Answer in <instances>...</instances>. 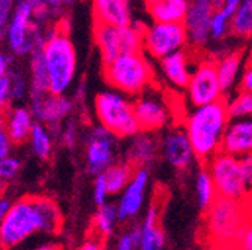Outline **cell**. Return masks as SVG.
Returning a JSON list of instances; mask_svg holds the SVG:
<instances>
[{"label": "cell", "mask_w": 252, "mask_h": 250, "mask_svg": "<svg viewBox=\"0 0 252 250\" xmlns=\"http://www.w3.org/2000/svg\"><path fill=\"white\" fill-rule=\"evenodd\" d=\"M62 221L60 208L51 198H20L11 204L0 226V247L12 250L36 232L57 234Z\"/></svg>", "instance_id": "1"}, {"label": "cell", "mask_w": 252, "mask_h": 250, "mask_svg": "<svg viewBox=\"0 0 252 250\" xmlns=\"http://www.w3.org/2000/svg\"><path fill=\"white\" fill-rule=\"evenodd\" d=\"M228 123L230 114L225 99L206 107L192 108L185 114L183 129L198 161L209 162L222 151V141Z\"/></svg>", "instance_id": "2"}, {"label": "cell", "mask_w": 252, "mask_h": 250, "mask_svg": "<svg viewBox=\"0 0 252 250\" xmlns=\"http://www.w3.org/2000/svg\"><path fill=\"white\" fill-rule=\"evenodd\" d=\"M251 214L249 202L218 196L204 213V238L215 250H234Z\"/></svg>", "instance_id": "3"}, {"label": "cell", "mask_w": 252, "mask_h": 250, "mask_svg": "<svg viewBox=\"0 0 252 250\" xmlns=\"http://www.w3.org/2000/svg\"><path fill=\"white\" fill-rule=\"evenodd\" d=\"M41 54L50 81V93L65 96L77 72L75 47L66 32H53L41 47Z\"/></svg>", "instance_id": "4"}, {"label": "cell", "mask_w": 252, "mask_h": 250, "mask_svg": "<svg viewBox=\"0 0 252 250\" xmlns=\"http://www.w3.org/2000/svg\"><path fill=\"white\" fill-rule=\"evenodd\" d=\"M104 77L107 83L126 96H140L155 81V68L150 58L143 53L122 56L111 63L104 65Z\"/></svg>", "instance_id": "5"}, {"label": "cell", "mask_w": 252, "mask_h": 250, "mask_svg": "<svg viewBox=\"0 0 252 250\" xmlns=\"http://www.w3.org/2000/svg\"><path fill=\"white\" fill-rule=\"evenodd\" d=\"M94 114L99 126L116 138H132L140 131L134 101L117 90H104L94 98Z\"/></svg>", "instance_id": "6"}, {"label": "cell", "mask_w": 252, "mask_h": 250, "mask_svg": "<svg viewBox=\"0 0 252 250\" xmlns=\"http://www.w3.org/2000/svg\"><path fill=\"white\" fill-rule=\"evenodd\" d=\"M146 24L134 21L126 27H111L94 24V42L101 53L102 63L108 65L113 60L143 51V32Z\"/></svg>", "instance_id": "7"}, {"label": "cell", "mask_w": 252, "mask_h": 250, "mask_svg": "<svg viewBox=\"0 0 252 250\" xmlns=\"http://www.w3.org/2000/svg\"><path fill=\"white\" fill-rule=\"evenodd\" d=\"M206 168L210 172L218 196L248 202L251 191L243 180L239 158L220 151L207 162Z\"/></svg>", "instance_id": "8"}, {"label": "cell", "mask_w": 252, "mask_h": 250, "mask_svg": "<svg viewBox=\"0 0 252 250\" xmlns=\"http://www.w3.org/2000/svg\"><path fill=\"white\" fill-rule=\"evenodd\" d=\"M224 99V91L218 78L216 60L212 57H201L195 63L186 87L188 104L192 108H200Z\"/></svg>", "instance_id": "9"}, {"label": "cell", "mask_w": 252, "mask_h": 250, "mask_svg": "<svg viewBox=\"0 0 252 250\" xmlns=\"http://www.w3.org/2000/svg\"><path fill=\"white\" fill-rule=\"evenodd\" d=\"M188 36L183 24H146L143 32V53L153 60H162L164 57L185 50Z\"/></svg>", "instance_id": "10"}, {"label": "cell", "mask_w": 252, "mask_h": 250, "mask_svg": "<svg viewBox=\"0 0 252 250\" xmlns=\"http://www.w3.org/2000/svg\"><path fill=\"white\" fill-rule=\"evenodd\" d=\"M36 3L23 2L20 3L11 17L8 26V42L14 53L17 54H33L45 44V38H41L35 30L33 15Z\"/></svg>", "instance_id": "11"}, {"label": "cell", "mask_w": 252, "mask_h": 250, "mask_svg": "<svg viewBox=\"0 0 252 250\" xmlns=\"http://www.w3.org/2000/svg\"><path fill=\"white\" fill-rule=\"evenodd\" d=\"M134 114L140 131L152 134L170 124L173 117V105L167 101V96L152 87L135 98Z\"/></svg>", "instance_id": "12"}, {"label": "cell", "mask_w": 252, "mask_h": 250, "mask_svg": "<svg viewBox=\"0 0 252 250\" xmlns=\"http://www.w3.org/2000/svg\"><path fill=\"white\" fill-rule=\"evenodd\" d=\"M114 138L116 137H113L102 126H96L92 129L86 148L87 171L92 175L98 177L104 174L113 164H116Z\"/></svg>", "instance_id": "13"}, {"label": "cell", "mask_w": 252, "mask_h": 250, "mask_svg": "<svg viewBox=\"0 0 252 250\" xmlns=\"http://www.w3.org/2000/svg\"><path fill=\"white\" fill-rule=\"evenodd\" d=\"M213 12L215 8L212 0H194L191 2L183 21L189 47L200 50L209 42V39H212L210 24Z\"/></svg>", "instance_id": "14"}, {"label": "cell", "mask_w": 252, "mask_h": 250, "mask_svg": "<svg viewBox=\"0 0 252 250\" xmlns=\"http://www.w3.org/2000/svg\"><path fill=\"white\" fill-rule=\"evenodd\" d=\"M161 153L168 165L183 171L194 164L195 153L183 128H171L161 141Z\"/></svg>", "instance_id": "15"}, {"label": "cell", "mask_w": 252, "mask_h": 250, "mask_svg": "<svg viewBox=\"0 0 252 250\" xmlns=\"http://www.w3.org/2000/svg\"><path fill=\"white\" fill-rule=\"evenodd\" d=\"M147 186H149V171L146 168L135 169L131 183L122 192L119 204H117L119 221L122 222L131 221L132 217H135L141 211Z\"/></svg>", "instance_id": "16"}, {"label": "cell", "mask_w": 252, "mask_h": 250, "mask_svg": "<svg viewBox=\"0 0 252 250\" xmlns=\"http://www.w3.org/2000/svg\"><path fill=\"white\" fill-rule=\"evenodd\" d=\"M72 110V104L66 96H56L51 93L32 99V115L38 123L56 126L63 118L68 117Z\"/></svg>", "instance_id": "17"}, {"label": "cell", "mask_w": 252, "mask_h": 250, "mask_svg": "<svg viewBox=\"0 0 252 250\" xmlns=\"http://www.w3.org/2000/svg\"><path fill=\"white\" fill-rule=\"evenodd\" d=\"M194 66L195 65L192 63V54L186 48L159 60V71L162 77L174 88L186 90L189 80H191Z\"/></svg>", "instance_id": "18"}, {"label": "cell", "mask_w": 252, "mask_h": 250, "mask_svg": "<svg viewBox=\"0 0 252 250\" xmlns=\"http://www.w3.org/2000/svg\"><path fill=\"white\" fill-rule=\"evenodd\" d=\"M222 151L236 158L252 153V117L230 118L222 141Z\"/></svg>", "instance_id": "19"}, {"label": "cell", "mask_w": 252, "mask_h": 250, "mask_svg": "<svg viewBox=\"0 0 252 250\" xmlns=\"http://www.w3.org/2000/svg\"><path fill=\"white\" fill-rule=\"evenodd\" d=\"M93 15L96 24L126 27L134 23L128 0H96L93 2Z\"/></svg>", "instance_id": "20"}, {"label": "cell", "mask_w": 252, "mask_h": 250, "mask_svg": "<svg viewBox=\"0 0 252 250\" xmlns=\"http://www.w3.org/2000/svg\"><path fill=\"white\" fill-rule=\"evenodd\" d=\"M189 5L188 0H149L144 3L152 23L183 24Z\"/></svg>", "instance_id": "21"}, {"label": "cell", "mask_w": 252, "mask_h": 250, "mask_svg": "<svg viewBox=\"0 0 252 250\" xmlns=\"http://www.w3.org/2000/svg\"><path fill=\"white\" fill-rule=\"evenodd\" d=\"M161 145L158 144V139L149 132H138L135 137L131 138V142L126 150V159L137 169L144 168V165H150L158 153H159Z\"/></svg>", "instance_id": "22"}, {"label": "cell", "mask_w": 252, "mask_h": 250, "mask_svg": "<svg viewBox=\"0 0 252 250\" xmlns=\"http://www.w3.org/2000/svg\"><path fill=\"white\" fill-rule=\"evenodd\" d=\"M243 69V54L240 51H230L216 60L218 78L225 99L227 96H231V91L237 87V81L242 78Z\"/></svg>", "instance_id": "23"}, {"label": "cell", "mask_w": 252, "mask_h": 250, "mask_svg": "<svg viewBox=\"0 0 252 250\" xmlns=\"http://www.w3.org/2000/svg\"><path fill=\"white\" fill-rule=\"evenodd\" d=\"M158 204L153 202L146 214L141 223V238L138 243L140 250H164L165 247V237L161 228L158 226Z\"/></svg>", "instance_id": "24"}, {"label": "cell", "mask_w": 252, "mask_h": 250, "mask_svg": "<svg viewBox=\"0 0 252 250\" xmlns=\"http://www.w3.org/2000/svg\"><path fill=\"white\" fill-rule=\"evenodd\" d=\"M33 115H32V111L26 110V108H14L8 112L6 120H5V126L8 131V135L11 138L12 142H24L32 132V128H33Z\"/></svg>", "instance_id": "25"}, {"label": "cell", "mask_w": 252, "mask_h": 250, "mask_svg": "<svg viewBox=\"0 0 252 250\" xmlns=\"http://www.w3.org/2000/svg\"><path fill=\"white\" fill-rule=\"evenodd\" d=\"M134 167L129 162H116L102 175L110 195L122 194L134 177Z\"/></svg>", "instance_id": "26"}, {"label": "cell", "mask_w": 252, "mask_h": 250, "mask_svg": "<svg viewBox=\"0 0 252 250\" xmlns=\"http://www.w3.org/2000/svg\"><path fill=\"white\" fill-rule=\"evenodd\" d=\"M230 33L239 39L252 38V0L240 2L239 9L231 18Z\"/></svg>", "instance_id": "27"}, {"label": "cell", "mask_w": 252, "mask_h": 250, "mask_svg": "<svg viewBox=\"0 0 252 250\" xmlns=\"http://www.w3.org/2000/svg\"><path fill=\"white\" fill-rule=\"evenodd\" d=\"M30 72H32V95L41 96L50 93V81L48 74L45 69V63L41 54V48L32 54V63H30Z\"/></svg>", "instance_id": "28"}, {"label": "cell", "mask_w": 252, "mask_h": 250, "mask_svg": "<svg viewBox=\"0 0 252 250\" xmlns=\"http://www.w3.org/2000/svg\"><path fill=\"white\" fill-rule=\"evenodd\" d=\"M119 219L117 205L114 204H105L98 208L96 214L93 217V231L94 235L99 237L101 240L108 238L116 226V222Z\"/></svg>", "instance_id": "29"}, {"label": "cell", "mask_w": 252, "mask_h": 250, "mask_svg": "<svg viewBox=\"0 0 252 250\" xmlns=\"http://www.w3.org/2000/svg\"><path fill=\"white\" fill-rule=\"evenodd\" d=\"M195 195H197V201H198L200 208H203L204 211L218 198L216 191H215L213 180H212L210 172L207 171L206 167L200 168V171L197 172V178H195Z\"/></svg>", "instance_id": "30"}, {"label": "cell", "mask_w": 252, "mask_h": 250, "mask_svg": "<svg viewBox=\"0 0 252 250\" xmlns=\"http://www.w3.org/2000/svg\"><path fill=\"white\" fill-rule=\"evenodd\" d=\"M29 139H30L32 151L35 153V156H38L39 159H47L53 148V139L48 128H45L41 123H35L33 128H32Z\"/></svg>", "instance_id": "31"}, {"label": "cell", "mask_w": 252, "mask_h": 250, "mask_svg": "<svg viewBox=\"0 0 252 250\" xmlns=\"http://www.w3.org/2000/svg\"><path fill=\"white\" fill-rule=\"evenodd\" d=\"M227 101L230 118H249L252 117V95L246 91H236Z\"/></svg>", "instance_id": "32"}, {"label": "cell", "mask_w": 252, "mask_h": 250, "mask_svg": "<svg viewBox=\"0 0 252 250\" xmlns=\"http://www.w3.org/2000/svg\"><path fill=\"white\" fill-rule=\"evenodd\" d=\"M225 2V0H224ZM231 18L233 14L225 9L224 3L215 9L213 17H212V24H210V36L215 41H219L225 38L230 33V26H231Z\"/></svg>", "instance_id": "33"}, {"label": "cell", "mask_w": 252, "mask_h": 250, "mask_svg": "<svg viewBox=\"0 0 252 250\" xmlns=\"http://www.w3.org/2000/svg\"><path fill=\"white\" fill-rule=\"evenodd\" d=\"M108 189H107V184H105V180H104V175H98L94 177V183H93V201L94 204L99 207L108 204L107 199H108Z\"/></svg>", "instance_id": "34"}, {"label": "cell", "mask_w": 252, "mask_h": 250, "mask_svg": "<svg viewBox=\"0 0 252 250\" xmlns=\"http://www.w3.org/2000/svg\"><path fill=\"white\" fill-rule=\"evenodd\" d=\"M20 161L17 158H12V156H8V158L0 159V178L3 181L12 178L18 169H20Z\"/></svg>", "instance_id": "35"}, {"label": "cell", "mask_w": 252, "mask_h": 250, "mask_svg": "<svg viewBox=\"0 0 252 250\" xmlns=\"http://www.w3.org/2000/svg\"><path fill=\"white\" fill-rule=\"evenodd\" d=\"M234 250H252V207H251V214L248 217V222L236 243Z\"/></svg>", "instance_id": "36"}, {"label": "cell", "mask_w": 252, "mask_h": 250, "mask_svg": "<svg viewBox=\"0 0 252 250\" xmlns=\"http://www.w3.org/2000/svg\"><path fill=\"white\" fill-rule=\"evenodd\" d=\"M12 98H14V90H12L11 75L8 74L6 77L0 78V107H5Z\"/></svg>", "instance_id": "37"}, {"label": "cell", "mask_w": 252, "mask_h": 250, "mask_svg": "<svg viewBox=\"0 0 252 250\" xmlns=\"http://www.w3.org/2000/svg\"><path fill=\"white\" fill-rule=\"evenodd\" d=\"M11 145H12V141L8 135L5 121L0 118V159L8 158L11 153Z\"/></svg>", "instance_id": "38"}, {"label": "cell", "mask_w": 252, "mask_h": 250, "mask_svg": "<svg viewBox=\"0 0 252 250\" xmlns=\"http://www.w3.org/2000/svg\"><path fill=\"white\" fill-rule=\"evenodd\" d=\"M239 162H240V171H242L243 180L251 191L252 189V153L239 158Z\"/></svg>", "instance_id": "39"}, {"label": "cell", "mask_w": 252, "mask_h": 250, "mask_svg": "<svg viewBox=\"0 0 252 250\" xmlns=\"http://www.w3.org/2000/svg\"><path fill=\"white\" fill-rule=\"evenodd\" d=\"M75 141H77V129H75L74 121H69L66 124V128L62 132V142L66 147H74Z\"/></svg>", "instance_id": "40"}, {"label": "cell", "mask_w": 252, "mask_h": 250, "mask_svg": "<svg viewBox=\"0 0 252 250\" xmlns=\"http://www.w3.org/2000/svg\"><path fill=\"white\" fill-rule=\"evenodd\" d=\"M240 90L252 95V60L245 66L242 78H240Z\"/></svg>", "instance_id": "41"}, {"label": "cell", "mask_w": 252, "mask_h": 250, "mask_svg": "<svg viewBox=\"0 0 252 250\" xmlns=\"http://www.w3.org/2000/svg\"><path fill=\"white\" fill-rule=\"evenodd\" d=\"M78 250H104V243L99 237L92 235L80 246Z\"/></svg>", "instance_id": "42"}, {"label": "cell", "mask_w": 252, "mask_h": 250, "mask_svg": "<svg viewBox=\"0 0 252 250\" xmlns=\"http://www.w3.org/2000/svg\"><path fill=\"white\" fill-rule=\"evenodd\" d=\"M135 247H137V243H135V240H134L132 234H131V232H128V234H125V235H122V237H120V240H119V243H117V249H116V250H134Z\"/></svg>", "instance_id": "43"}, {"label": "cell", "mask_w": 252, "mask_h": 250, "mask_svg": "<svg viewBox=\"0 0 252 250\" xmlns=\"http://www.w3.org/2000/svg\"><path fill=\"white\" fill-rule=\"evenodd\" d=\"M8 66H9V58L3 53H0V78L8 75Z\"/></svg>", "instance_id": "44"}, {"label": "cell", "mask_w": 252, "mask_h": 250, "mask_svg": "<svg viewBox=\"0 0 252 250\" xmlns=\"http://www.w3.org/2000/svg\"><path fill=\"white\" fill-rule=\"evenodd\" d=\"M11 204L12 202H9L8 199H0V226H2V223H3V219H5Z\"/></svg>", "instance_id": "45"}, {"label": "cell", "mask_w": 252, "mask_h": 250, "mask_svg": "<svg viewBox=\"0 0 252 250\" xmlns=\"http://www.w3.org/2000/svg\"><path fill=\"white\" fill-rule=\"evenodd\" d=\"M30 250H62V249H60V246H57V244H53V243H45V244L36 246V247L30 249Z\"/></svg>", "instance_id": "46"}, {"label": "cell", "mask_w": 252, "mask_h": 250, "mask_svg": "<svg viewBox=\"0 0 252 250\" xmlns=\"http://www.w3.org/2000/svg\"><path fill=\"white\" fill-rule=\"evenodd\" d=\"M248 202H249V205L252 207V189H251V195H249V199H248Z\"/></svg>", "instance_id": "47"}, {"label": "cell", "mask_w": 252, "mask_h": 250, "mask_svg": "<svg viewBox=\"0 0 252 250\" xmlns=\"http://www.w3.org/2000/svg\"><path fill=\"white\" fill-rule=\"evenodd\" d=\"M2 187H3V180L0 178V189H2Z\"/></svg>", "instance_id": "48"}, {"label": "cell", "mask_w": 252, "mask_h": 250, "mask_svg": "<svg viewBox=\"0 0 252 250\" xmlns=\"http://www.w3.org/2000/svg\"><path fill=\"white\" fill-rule=\"evenodd\" d=\"M251 54H252V45H251Z\"/></svg>", "instance_id": "49"}, {"label": "cell", "mask_w": 252, "mask_h": 250, "mask_svg": "<svg viewBox=\"0 0 252 250\" xmlns=\"http://www.w3.org/2000/svg\"><path fill=\"white\" fill-rule=\"evenodd\" d=\"M0 250H8V249H0Z\"/></svg>", "instance_id": "50"}]
</instances>
